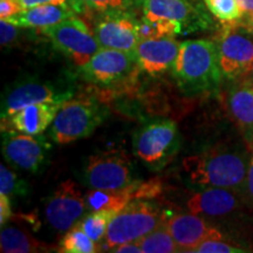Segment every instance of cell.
<instances>
[{"instance_id":"6da1fadb","label":"cell","mask_w":253,"mask_h":253,"mask_svg":"<svg viewBox=\"0 0 253 253\" xmlns=\"http://www.w3.org/2000/svg\"><path fill=\"white\" fill-rule=\"evenodd\" d=\"M249 163L244 150L216 147L185 157L182 167L191 185L230 189L239 194L244 192Z\"/></svg>"},{"instance_id":"7a4b0ae2","label":"cell","mask_w":253,"mask_h":253,"mask_svg":"<svg viewBox=\"0 0 253 253\" xmlns=\"http://www.w3.org/2000/svg\"><path fill=\"white\" fill-rule=\"evenodd\" d=\"M177 82L189 93L216 89L221 79L216 41L186 40L172 68Z\"/></svg>"},{"instance_id":"3957f363","label":"cell","mask_w":253,"mask_h":253,"mask_svg":"<svg viewBox=\"0 0 253 253\" xmlns=\"http://www.w3.org/2000/svg\"><path fill=\"white\" fill-rule=\"evenodd\" d=\"M107 116V109L90 97L68 99L60 107L49 130L55 143L66 144L93 134Z\"/></svg>"},{"instance_id":"277c9868","label":"cell","mask_w":253,"mask_h":253,"mask_svg":"<svg viewBox=\"0 0 253 253\" xmlns=\"http://www.w3.org/2000/svg\"><path fill=\"white\" fill-rule=\"evenodd\" d=\"M181 143L178 126L171 120H158L138 129L132 140L134 154L151 170H161L177 154Z\"/></svg>"},{"instance_id":"5b68a950","label":"cell","mask_w":253,"mask_h":253,"mask_svg":"<svg viewBox=\"0 0 253 253\" xmlns=\"http://www.w3.org/2000/svg\"><path fill=\"white\" fill-rule=\"evenodd\" d=\"M164 223L157 205L144 199L130 202L110 220L104 242L108 249L123 243L136 242Z\"/></svg>"},{"instance_id":"8992f818","label":"cell","mask_w":253,"mask_h":253,"mask_svg":"<svg viewBox=\"0 0 253 253\" xmlns=\"http://www.w3.org/2000/svg\"><path fill=\"white\" fill-rule=\"evenodd\" d=\"M225 24L216 40L221 74L243 79L253 65V32L239 20Z\"/></svg>"},{"instance_id":"52a82bcc","label":"cell","mask_w":253,"mask_h":253,"mask_svg":"<svg viewBox=\"0 0 253 253\" xmlns=\"http://www.w3.org/2000/svg\"><path fill=\"white\" fill-rule=\"evenodd\" d=\"M41 31L56 49L79 67L86 65L101 48L88 25L75 15L53 26L41 28Z\"/></svg>"},{"instance_id":"ba28073f","label":"cell","mask_w":253,"mask_h":253,"mask_svg":"<svg viewBox=\"0 0 253 253\" xmlns=\"http://www.w3.org/2000/svg\"><path fill=\"white\" fill-rule=\"evenodd\" d=\"M82 182L89 189L122 190L132 182L131 164L122 151L108 150L91 155L82 168Z\"/></svg>"},{"instance_id":"9c48e42d","label":"cell","mask_w":253,"mask_h":253,"mask_svg":"<svg viewBox=\"0 0 253 253\" xmlns=\"http://www.w3.org/2000/svg\"><path fill=\"white\" fill-rule=\"evenodd\" d=\"M86 198L80 186L72 179L60 183L45 201V218L56 232H67L84 216Z\"/></svg>"},{"instance_id":"30bf717a","label":"cell","mask_w":253,"mask_h":253,"mask_svg":"<svg viewBox=\"0 0 253 253\" xmlns=\"http://www.w3.org/2000/svg\"><path fill=\"white\" fill-rule=\"evenodd\" d=\"M93 33L101 48L135 52L140 42L137 19L129 11H116L97 14Z\"/></svg>"},{"instance_id":"8fae6325","label":"cell","mask_w":253,"mask_h":253,"mask_svg":"<svg viewBox=\"0 0 253 253\" xmlns=\"http://www.w3.org/2000/svg\"><path fill=\"white\" fill-rule=\"evenodd\" d=\"M50 143L40 136L2 131L1 150L6 162L30 172H38L46 163Z\"/></svg>"},{"instance_id":"7c38bea8","label":"cell","mask_w":253,"mask_h":253,"mask_svg":"<svg viewBox=\"0 0 253 253\" xmlns=\"http://www.w3.org/2000/svg\"><path fill=\"white\" fill-rule=\"evenodd\" d=\"M136 65L135 52L100 48L86 65L80 67V71L87 81L108 86L128 78Z\"/></svg>"},{"instance_id":"4fadbf2b","label":"cell","mask_w":253,"mask_h":253,"mask_svg":"<svg viewBox=\"0 0 253 253\" xmlns=\"http://www.w3.org/2000/svg\"><path fill=\"white\" fill-rule=\"evenodd\" d=\"M142 5L144 17L175 21L184 27L185 33L205 30L212 24L205 9L191 0H143Z\"/></svg>"},{"instance_id":"5bb4252c","label":"cell","mask_w":253,"mask_h":253,"mask_svg":"<svg viewBox=\"0 0 253 253\" xmlns=\"http://www.w3.org/2000/svg\"><path fill=\"white\" fill-rule=\"evenodd\" d=\"M69 91L62 93L48 84L39 81H24L15 84L5 91L1 100V120H8L13 114L34 103L61 102L71 96Z\"/></svg>"},{"instance_id":"9a60e30c","label":"cell","mask_w":253,"mask_h":253,"mask_svg":"<svg viewBox=\"0 0 253 253\" xmlns=\"http://www.w3.org/2000/svg\"><path fill=\"white\" fill-rule=\"evenodd\" d=\"M166 224L181 252H192L208 239H224L219 230L208 224L198 214L191 212L173 214Z\"/></svg>"},{"instance_id":"2e32d148","label":"cell","mask_w":253,"mask_h":253,"mask_svg":"<svg viewBox=\"0 0 253 253\" xmlns=\"http://www.w3.org/2000/svg\"><path fill=\"white\" fill-rule=\"evenodd\" d=\"M181 43L173 38L141 40L135 49L137 66L150 75L166 73L175 66Z\"/></svg>"},{"instance_id":"e0dca14e","label":"cell","mask_w":253,"mask_h":253,"mask_svg":"<svg viewBox=\"0 0 253 253\" xmlns=\"http://www.w3.org/2000/svg\"><path fill=\"white\" fill-rule=\"evenodd\" d=\"M238 192L224 188H205L192 195L186 202V208L198 216L218 218L233 213L240 208Z\"/></svg>"},{"instance_id":"ac0fdd59","label":"cell","mask_w":253,"mask_h":253,"mask_svg":"<svg viewBox=\"0 0 253 253\" xmlns=\"http://www.w3.org/2000/svg\"><path fill=\"white\" fill-rule=\"evenodd\" d=\"M61 106V102L30 104L8 120L15 130L27 135H40L52 125Z\"/></svg>"},{"instance_id":"d6986e66","label":"cell","mask_w":253,"mask_h":253,"mask_svg":"<svg viewBox=\"0 0 253 253\" xmlns=\"http://www.w3.org/2000/svg\"><path fill=\"white\" fill-rule=\"evenodd\" d=\"M75 14L74 9L69 5L46 4L23 9L13 17L2 20H7L19 27L45 28L61 23Z\"/></svg>"},{"instance_id":"ffe728a7","label":"cell","mask_w":253,"mask_h":253,"mask_svg":"<svg viewBox=\"0 0 253 253\" xmlns=\"http://www.w3.org/2000/svg\"><path fill=\"white\" fill-rule=\"evenodd\" d=\"M227 108L236 125L246 134H253V86L242 80L227 95Z\"/></svg>"},{"instance_id":"44dd1931","label":"cell","mask_w":253,"mask_h":253,"mask_svg":"<svg viewBox=\"0 0 253 253\" xmlns=\"http://www.w3.org/2000/svg\"><path fill=\"white\" fill-rule=\"evenodd\" d=\"M138 183L122 190L90 189L84 195L86 208L90 212H112L116 214L134 199V191Z\"/></svg>"},{"instance_id":"7402d4cb","label":"cell","mask_w":253,"mask_h":253,"mask_svg":"<svg viewBox=\"0 0 253 253\" xmlns=\"http://www.w3.org/2000/svg\"><path fill=\"white\" fill-rule=\"evenodd\" d=\"M0 249L5 253H30L47 251L49 246L39 242L26 231L8 226L2 227L0 233Z\"/></svg>"},{"instance_id":"603a6c76","label":"cell","mask_w":253,"mask_h":253,"mask_svg":"<svg viewBox=\"0 0 253 253\" xmlns=\"http://www.w3.org/2000/svg\"><path fill=\"white\" fill-rule=\"evenodd\" d=\"M136 242L140 245L142 253L181 252L171 233L168 230L166 221Z\"/></svg>"},{"instance_id":"cb8c5ba5","label":"cell","mask_w":253,"mask_h":253,"mask_svg":"<svg viewBox=\"0 0 253 253\" xmlns=\"http://www.w3.org/2000/svg\"><path fill=\"white\" fill-rule=\"evenodd\" d=\"M59 251L62 253H94L99 251V249L78 223L63 236Z\"/></svg>"},{"instance_id":"d4e9b609","label":"cell","mask_w":253,"mask_h":253,"mask_svg":"<svg viewBox=\"0 0 253 253\" xmlns=\"http://www.w3.org/2000/svg\"><path fill=\"white\" fill-rule=\"evenodd\" d=\"M72 8L75 13H84L90 11L101 14L116 11H129L131 7V0H71Z\"/></svg>"},{"instance_id":"484cf974","label":"cell","mask_w":253,"mask_h":253,"mask_svg":"<svg viewBox=\"0 0 253 253\" xmlns=\"http://www.w3.org/2000/svg\"><path fill=\"white\" fill-rule=\"evenodd\" d=\"M114 216L115 214L112 212H90L79 223V225L94 242H100L106 236Z\"/></svg>"},{"instance_id":"4316f807","label":"cell","mask_w":253,"mask_h":253,"mask_svg":"<svg viewBox=\"0 0 253 253\" xmlns=\"http://www.w3.org/2000/svg\"><path fill=\"white\" fill-rule=\"evenodd\" d=\"M211 14L223 23H232L243 17L237 0H204Z\"/></svg>"},{"instance_id":"83f0119b","label":"cell","mask_w":253,"mask_h":253,"mask_svg":"<svg viewBox=\"0 0 253 253\" xmlns=\"http://www.w3.org/2000/svg\"><path fill=\"white\" fill-rule=\"evenodd\" d=\"M0 194L8 196H26L28 194L27 183L4 164L0 166Z\"/></svg>"},{"instance_id":"f1b7e54d","label":"cell","mask_w":253,"mask_h":253,"mask_svg":"<svg viewBox=\"0 0 253 253\" xmlns=\"http://www.w3.org/2000/svg\"><path fill=\"white\" fill-rule=\"evenodd\" d=\"M192 252L196 253H243L248 250L242 249L240 246L225 243L224 239H208L201 243Z\"/></svg>"},{"instance_id":"f546056e","label":"cell","mask_w":253,"mask_h":253,"mask_svg":"<svg viewBox=\"0 0 253 253\" xmlns=\"http://www.w3.org/2000/svg\"><path fill=\"white\" fill-rule=\"evenodd\" d=\"M162 191V183L157 179H153L143 184H138L134 191V199L153 198Z\"/></svg>"},{"instance_id":"4dcf8cb0","label":"cell","mask_w":253,"mask_h":253,"mask_svg":"<svg viewBox=\"0 0 253 253\" xmlns=\"http://www.w3.org/2000/svg\"><path fill=\"white\" fill-rule=\"evenodd\" d=\"M19 26L14 24L8 23L7 20L0 21V42L2 47L9 46L14 43V41L19 37Z\"/></svg>"},{"instance_id":"1f68e13d","label":"cell","mask_w":253,"mask_h":253,"mask_svg":"<svg viewBox=\"0 0 253 253\" xmlns=\"http://www.w3.org/2000/svg\"><path fill=\"white\" fill-rule=\"evenodd\" d=\"M23 11L18 0H0V18L8 19Z\"/></svg>"},{"instance_id":"d6a6232c","label":"cell","mask_w":253,"mask_h":253,"mask_svg":"<svg viewBox=\"0 0 253 253\" xmlns=\"http://www.w3.org/2000/svg\"><path fill=\"white\" fill-rule=\"evenodd\" d=\"M12 217V208L9 197L6 195L0 194V224L1 227L7 223L9 218Z\"/></svg>"},{"instance_id":"836d02e7","label":"cell","mask_w":253,"mask_h":253,"mask_svg":"<svg viewBox=\"0 0 253 253\" xmlns=\"http://www.w3.org/2000/svg\"><path fill=\"white\" fill-rule=\"evenodd\" d=\"M19 5L23 9H27L34 6L46 5V4H60V5H71V0H18Z\"/></svg>"},{"instance_id":"e575fe53","label":"cell","mask_w":253,"mask_h":253,"mask_svg":"<svg viewBox=\"0 0 253 253\" xmlns=\"http://www.w3.org/2000/svg\"><path fill=\"white\" fill-rule=\"evenodd\" d=\"M244 192L246 194L249 202L253 205V155L250 158V163L248 168V173H246V181Z\"/></svg>"},{"instance_id":"d590c367","label":"cell","mask_w":253,"mask_h":253,"mask_svg":"<svg viewBox=\"0 0 253 253\" xmlns=\"http://www.w3.org/2000/svg\"><path fill=\"white\" fill-rule=\"evenodd\" d=\"M113 252H119V253H142V250L138 245L137 242H129V243H123L115 246Z\"/></svg>"},{"instance_id":"8d00e7d4","label":"cell","mask_w":253,"mask_h":253,"mask_svg":"<svg viewBox=\"0 0 253 253\" xmlns=\"http://www.w3.org/2000/svg\"><path fill=\"white\" fill-rule=\"evenodd\" d=\"M243 15L250 14L253 12V0H237Z\"/></svg>"},{"instance_id":"74e56055","label":"cell","mask_w":253,"mask_h":253,"mask_svg":"<svg viewBox=\"0 0 253 253\" xmlns=\"http://www.w3.org/2000/svg\"><path fill=\"white\" fill-rule=\"evenodd\" d=\"M239 21L244 25L246 28H249L250 31L253 32V12L250 14L243 15V17L239 19Z\"/></svg>"},{"instance_id":"f35d334b","label":"cell","mask_w":253,"mask_h":253,"mask_svg":"<svg viewBox=\"0 0 253 253\" xmlns=\"http://www.w3.org/2000/svg\"><path fill=\"white\" fill-rule=\"evenodd\" d=\"M243 80L250 82V84H251L252 86H253V65H252L251 69H250V72L248 73V75H246V77L243 78Z\"/></svg>"}]
</instances>
